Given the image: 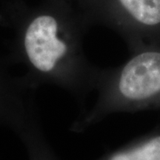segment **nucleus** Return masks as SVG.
Returning a JSON list of instances; mask_svg holds the SVG:
<instances>
[{
	"label": "nucleus",
	"mask_w": 160,
	"mask_h": 160,
	"mask_svg": "<svg viewBox=\"0 0 160 160\" xmlns=\"http://www.w3.org/2000/svg\"><path fill=\"white\" fill-rule=\"evenodd\" d=\"M109 160H160V131L116 152Z\"/></svg>",
	"instance_id": "obj_5"
},
{
	"label": "nucleus",
	"mask_w": 160,
	"mask_h": 160,
	"mask_svg": "<svg viewBox=\"0 0 160 160\" xmlns=\"http://www.w3.org/2000/svg\"><path fill=\"white\" fill-rule=\"evenodd\" d=\"M28 85L21 77L12 74L3 60L0 59V117L23 114L28 104L32 102Z\"/></svg>",
	"instance_id": "obj_4"
},
{
	"label": "nucleus",
	"mask_w": 160,
	"mask_h": 160,
	"mask_svg": "<svg viewBox=\"0 0 160 160\" xmlns=\"http://www.w3.org/2000/svg\"><path fill=\"white\" fill-rule=\"evenodd\" d=\"M87 27L62 0H51L12 22V60L22 66L29 88L55 86L81 101L95 90L102 69L86 57Z\"/></svg>",
	"instance_id": "obj_1"
},
{
	"label": "nucleus",
	"mask_w": 160,
	"mask_h": 160,
	"mask_svg": "<svg viewBox=\"0 0 160 160\" xmlns=\"http://www.w3.org/2000/svg\"><path fill=\"white\" fill-rule=\"evenodd\" d=\"M94 91L86 122L117 111L160 108V45L142 47L124 64L101 69Z\"/></svg>",
	"instance_id": "obj_2"
},
{
	"label": "nucleus",
	"mask_w": 160,
	"mask_h": 160,
	"mask_svg": "<svg viewBox=\"0 0 160 160\" xmlns=\"http://www.w3.org/2000/svg\"><path fill=\"white\" fill-rule=\"evenodd\" d=\"M81 13L87 26L102 24L114 30L130 52L160 45V0H86Z\"/></svg>",
	"instance_id": "obj_3"
}]
</instances>
